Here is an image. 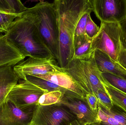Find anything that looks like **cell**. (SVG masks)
<instances>
[{
  "mask_svg": "<svg viewBox=\"0 0 126 125\" xmlns=\"http://www.w3.org/2000/svg\"><path fill=\"white\" fill-rule=\"evenodd\" d=\"M48 92L27 80H23L13 87L6 100L11 102L19 108L38 105L41 97Z\"/></svg>",
  "mask_w": 126,
  "mask_h": 125,
  "instance_id": "9c48e42d",
  "label": "cell"
},
{
  "mask_svg": "<svg viewBox=\"0 0 126 125\" xmlns=\"http://www.w3.org/2000/svg\"><path fill=\"white\" fill-rule=\"evenodd\" d=\"M37 105L19 108L5 100L0 105V125H31Z\"/></svg>",
  "mask_w": 126,
  "mask_h": 125,
  "instance_id": "ba28073f",
  "label": "cell"
},
{
  "mask_svg": "<svg viewBox=\"0 0 126 125\" xmlns=\"http://www.w3.org/2000/svg\"><path fill=\"white\" fill-rule=\"evenodd\" d=\"M94 56L98 68L102 73H109L126 80V69L105 53L96 50Z\"/></svg>",
  "mask_w": 126,
  "mask_h": 125,
  "instance_id": "4fadbf2b",
  "label": "cell"
},
{
  "mask_svg": "<svg viewBox=\"0 0 126 125\" xmlns=\"http://www.w3.org/2000/svg\"><path fill=\"white\" fill-rule=\"evenodd\" d=\"M19 79L13 67H0V105L5 101L9 93L17 84Z\"/></svg>",
  "mask_w": 126,
  "mask_h": 125,
  "instance_id": "9a60e30c",
  "label": "cell"
},
{
  "mask_svg": "<svg viewBox=\"0 0 126 125\" xmlns=\"http://www.w3.org/2000/svg\"><path fill=\"white\" fill-rule=\"evenodd\" d=\"M4 34V33H2V32H0V37L2 36H3Z\"/></svg>",
  "mask_w": 126,
  "mask_h": 125,
  "instance_id": "1f68e13d",
  "label": "cell"
},
{
  "mask_svg": "<svg viewBox=\"0 0 126 125\" xmlns=\"http://www.w3.org/2000/svg\"><path fill=\"white\" fill-rule=\"evenodd\" d=\"M101 22L120 23L126 20V0H89Z\"/></svg>",
  "mask_w": 126,
  "mask_h": 125,
  "instance_id": "52a82bcc",
  "label": "cell"
},
{
  "mask_svg": "<svg viewBox=\"0 0 126 125\" xmlns=\"http://www.w3.org/2000/svg\"><path fill=\"white\" fill-rule=\"evenodd\" d=\"M17 17L0 13V32L4 34L7 32Z\"/></svg>",
  "mask_w": 126,
  "mask_h": 125,
  "instance_id": "d4e9b609",
  "label": "cell"
},
{
  "mask_svg": "<svg viewBox=\"0 0 126 125\" xmlns=\"http://www.w3.org/2000/svg\"><path fill=\"white\" fill-rule=\"evenodd\" d=\"M120 26V39L122 49L126 50V20L119 23Z\"/></svg>",
  "mask_w": 126,
  "mask_h": 125,
  "instance_id": "83f0119b",
  "label": "cell"
},
{
  "mask_svg": "<svg viewBox=\"0 0 126 125\" xmlns=\"http://www.w3.org/2000/svg\"><path fill=\"white\" fill-rule=\"evenodd\" d=\"M37 28L45 45L57 61L59 29L56 7L54 2L41 1L22 13Z\"/></svg>",
  "mask_w": 126,
  "mask_h": 125,
  "instance_id": "3957f363",
  "label": "cell"
},
{
  "mask_svg": "<svg viewBox=\"0 0 126 125\" xmlns=\"http://www.w3.org/2000/svg\"><path fill=\"white\" fill-rule=\"evenodd\" d=\"M104 84L113 105L117 106L126 112V94L107 84L105 81Z\"/></svg>",
  "mask_w": 126,
  "mask_h": 125,
  "instance_id": "d6986e66",
  "label": "cell"
},
{
  "mask_svg": "<svg viewBox=\"0 0 126 125\" xmlns=\"http://www.w3.org/2000/svg\"><path fill=\"white\" fill-rule=\"evenodd\" d=\"M100 27L93 20L90 14H89L87 20L86 25V31L87 35L91 39L93 38L100 31Z\"/></svg>",
  "mask_w": 126,
  "mask_h": 125,
  "instance_id": "484cf974",
  "label": "cell"
},
{
  "mask_svg": "<svg viewBox=\"0 0 126 125\" xmlns=\"http://www.w3.org/2000/svg\"><path fill=\"white\" fill-rule=\"evenodd\" d=\"M95 95L98 100V102L102 105L109 110L112 108L113 103L106 89L98 90Z\"/></svg>",
  "mask_w": 126,
  "mask_h": 125,
  "instance_id": "cb8c5ba5",
  "label": "cell"
},
{
  "mask_svg": "<svg viewBox=\"0 0 126 125\" xmlns=\"http://www.w3.org/2000/svg\"><path fill=\"white\" fill-rule=\"evenodd\" d=\"M4 34L8 42L25 58L54 57L35 25L22 14L15 19Z\"/></svg>",
  "mask_w": 126,
  "mask_h": 125,
  "instance_id": "7a4b0ae2",
  "label": "cell"
},
{
  "mask_svg": "<svg viewBox=\"0 0 126 125\" xmlns=\"http://www.w3.org/2000/svg\"><path fill=\"white\" fill-rule=\"evenodd\" d=\"M58 15L59 50L57 63L63 69L68 68L74 53V37L79 21L84 14L92 12L89 0H55Z\"/></svg>",
  "mask_w": 126,
  "mask_h": 125,
  "instance_id": "6da1fadb",
  "label": "cell"
},
{
  "mask_svg": "<svg viewBox=\"0 0 126 125\" xmlns=\"http://www.w3.org/2000/svg\"><path fill=\"white\" fill-rule=\"evenodd\" d=\"M25 58L8 42L4 34L0 37V67H14L24 61Z\"/></svg>",
  "mask_w": 126,
  "mask_h": 125,
  "instance_id": "5bb4252c",
  "label": "cell"
},
{
  "mask_svg": "<svg viewBox=\"0 0 126 125\" xmlns=\"http://www.w3.org/2000/svg\"><path fill=\"white\" fill-rule=\"evenodd\" d=\"M38 77L51 81L72 93L75 97L85 99L86 95L75 80L66 72L59 67H56L54 72L43 75H38Z\"/></svg>",
  "mask_w": 126,
  "mask_h": 125,
  "instance_id": "8fae6325",
  "label": "cell"
},
{
  "mask_svg": "<svg viewBox=\"0 0 126 125\" xmlns=\"http://www.w3.org/2000/svg\"><path fill=\"white\" fill-rule=\"evenodd\" d=\"M101 74L105 83L126 94V80L109 73Z\"/></svg>",
  "mask_w": 126,
  "mask_h": 125,
  "instance_id": "ffe728a7",
  "label": "cell"
},
{
  "mask_svg": "<svg viewBox=\"0 0 126 125\" xmlns=\"http://www.w3.org/2000/svg\"><path fill=\"white\" fill-rule=\"evenodd\" d=\"M76 116L64 105H38L31 125H70Z\"/></svg>",
  "mask_w": 126,
  "mask_h": 125,
  "instance_id": "8992f818",
  "label": "cell"
},
{
  "mask_svg": "<svg viewBox=\"0 0 126 125\" xmlns=\"http://www.w3.org/2000/svg\"><path fill=\"white\" fill-rule=\"evenodd\" d=\"M59 103L67 107L80 122L89 124L97 122V113L90 109L86 99L83 100L64 95Z\"/></svg>",
  "mask_w": 126,
  "mask_h": 125,
  "instance_id": "7c38bea8",
  "label": "cell"
},
{
  "mask_svg": "<svg viewBox=\"0 0 126 125\" xmlns=\"http://www.w3.org/2000/svg\"><path fill=\"white\" fill-rule=\"evenodd\" d=\"M92 40V39H90L74 50L72 60L85 58L92 54L90 53V51Z\"/></svg>",
  "mask_w": 126,
  "mask_h": 125,
  "instance_id": "603a6c76",
  "label": "cell"
},
{
  "mask_svg": "<svg viewBox=\"0 0 126 125\" xmlns=\"http://www.w3.org/2000/svg\"><path fill=\"white\" fill-rule=\"evenodd\" d=\"M121 29L118 23L101 22L100 31L92 40L90 53L98 50L108 55L111 58L118 61L121 51Z\"/></svg>",
  "mask_w": 126,
  "mask_h": 125,
  "instance_id": "5b68a950",
  "label": "cell"
},
{
  "mask_svg": "<svg viewBox=\"0 0 126 125\" xmlns=\"http://www.w3.org/2000/svg\"><path fill=\"white\" fill-rule=\"evenodd\" d=\"M85 98L90 109L97 113L98 101L96 96L94 94H88L86 95Z\"/></svg>",
  "mask_w": 126,
  "mask_h": 125,
  "instance_id": "4316f807",
  "label": "cell"
},
{
  "mask_svg": "<svg viewBox=\"0 0 126 125\" xmlns=\"http://www.w3.org/2000/svg\"><path fill=\"white\" fill-rule=\"evenodd\" d=\"M91 12H88L83 15L78 23L76 28L74 37V49L84 43L86 41L91 38L87 35L86 25L88 15Z\"/></svg>",
  "mask_w": 126,
  "mask_h": 125,
  "instance_id": "ac0fdd59",
  "label": "cell"
},
{
  "mask_svg": "<svg viewBox=\"0 0 126 125\" xmlns=\"http://www.w3.org/2000/svg\"><path fill=\"white\" fill-rule=\"evenodd\" d=\"M90 125H108L105 123L101 122L95 123H92L90 124Z\"/></svg>",
  "mask_w": 126,
  "mask_h": 125,
  "instance_id": "4dcf8cb0",
  "label": "cell"
},
{
  "mask_svg": "<svg viewBox=\"0 0 126 125\" xmlns=\"http://www.w3.org/2000/svg\"><path fill=\"white\" fill-rule=\"evenodd\" d=\"M118 61L126 69V50L121 49L118 56Z\"/></svg>",
  "mask_w": 126,
  "mask_h": 125,
  "instance_id": "f1b7e54d",
  "label": "cell"
},
{
  "mask_svg": "<svg viewBox=\"0 0 126 125\" xmlns=\"http://www.w3.org/2000/svg\"><path fill=\"white\" fill-rule=\"evenodd\" d=\"M64 95L63 93L60 91L50 92L45 93L40 98L38 105H49L60 103Z\"/></svg>",
  "mask_w": 126,
  "mask_h": 125,
  "instance_id": "44dd1931",
  "label": "cell"
},
{
  "mask_svg": "<svg viewBox=\"0 0 126 125\" xmlns=\"http://www.w3.org/2000/svg\"><path fill=\"white\" fill-rule=\"evenodd\" d=\"M27 9L19 0H0V13L2 14L19 17Z\"/></svg>",
  "mask_w": 126,
  "mask_h": 125,
  "instance_id": "2e32d148",
  "label": "cell"
},
{
  "mask_svg": "<svg viewBox=\"0 0 126 125\" xmlns=\"http://www.w3.org/2000/svg\"><path fill=\"white\" fill-rule=\"evenodd\" d=\"M57 61L54 57L39 59L29 57L13 67L19 79L25 80L28 76L45 75L56 70Z\"/></svg>",
  "mask_w": 126,
  "mask_h": 125,
  "instance_id": "30bf717a",
  "label": "cell"
},
{
  "mask_svg": "<svg viewBox=\"0 0 126 125\" xmlns=\"http://www.w3.org/2000/svg\"><path fill=\"white\" fill-rule=\"evenodd\" d=\"M98 105L108 115L113 117L121 125H126V112L121 108L113 105L112 108L109 110L100 103L98 102Z\"/></svg>",
  "mask_w": 126,
  "mask_h": 125,
  "instance_id": "7402d4cb",
  "label": "cell"
},
{
  "mask_svg": "<svg viewBox=\"0 0 126 125\" xmlns=\"http://www.w3.org/2000/svg\"><path fill=\"white\" fill-rule=\"evenodd\" d=\"M70 125H90V124L82 123L78 121L77 119H76L71 123Z\"/></svg>",
  "mask_w": 126,
  "mask_h": 125,
  "instance_id": "f546056e",
  "label": "cell"
},
{
  "mask_svg": "<svg viewBox=\"0 0 126 125\" xmlns=\"http://www.w3.org/2000/svg\"><path fill=\"white\" fill-rule=\"evenodd\" d=\"M62 69L75 80L85 95H95L98 90L106 89L104 80L96 65L94 52L85 58L73 59L67 69Z\"/></svg>",
  "mask_w": 126,
  "mask_h": 125,
  "instance_id": "277c9868",
  "label": "cell"
},
{
  "mask_svg": "<svg viewBox=\"0 0 126 125\" xmlns=\"http://www.w3.org/2000/svg\"><path fill=\"white\" fill-rule=\"evenodd\" d=\"M25 80H27L40 88L47 90L48 92L60 91L63 93L65 96L75 98L72 93L67 90L49 81L31 76H26Z\"/></svg>",
  "mask_w": 126,
  "mask_h": 125,
  "instance_id": "e0dca14e",
  "label": "cell"
}]
</instances>
